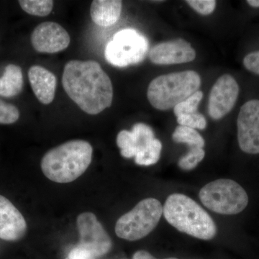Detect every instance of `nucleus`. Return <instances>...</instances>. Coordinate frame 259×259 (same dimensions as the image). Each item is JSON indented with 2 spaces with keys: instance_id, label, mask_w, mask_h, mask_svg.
I'll return each instance as SVG.
<instances>
[{
  "instance_id": "nucleus-1",
  "label": "nucleus",
  "mask_w": 259,
  "mask_h": 259,
  "mask_svg": "<svg viewBox=\"0 0 259 259\" xmlns=\"http://www.w3.org/2000/svg\"><path fill=\"white\" fill-rule=\"evenodd\" d=\"M62 83L68 96L86 113L97 115L111 106V80L96 61H69L63 72Z\"/></svg>"
},
{
  "instance_id": "nucleus-2",
  "label": "nucleus",
  "mask_w": 259,
  "mask_h": 259,
  "mask_svg": "<svg viewBox=\"0 0 259 259\" xmlns=\"http://www.w3.org/2000/svg\"><path fill=\"white\" fill-rule=\"evenodd\" d=\"M93 153V146L88 141H67L44 155L40 163L42 173L56 183L74 182L90 166Z\"/></svg>"
},
{
  "instance_id": "nucleus-3",
  "label": "nucleus",
  "mask_w": 259,
  "mask_h": 259,
  "mask_svg": "<svg viewBox=\"0 0 259 259\" xmlns=\"http://www.w3.org/2000/svg\"><path fill=\"white\" fill-rule=\"evenodd\" d=\"M163 214L171 226L194 238L208 241L217 233V227L208 213L185 194H171L163 206Z\"/></svg>"
},
{
  "instance_id": "nucleus-4",
  "label": "nucleus",
  "mask_w": 259,
  "mask_h": 259,
  "mask_svg": "<svg viewBox=\"0 0 259 259\" xmlns=\"http://www.w3.org/2000/svg\"><path fill=\"white\" fill-rule=\"evenodd\" d=\"M200 86V76L194 71L162 75L149 83L148 100L154 108L164 111L185 101Z\"/></svg>"
},
{
  "instance_id": "nucleus-5",
  "label": "nucleus",
  "mask_w": 259,
  "mask_h": 259,
  "mask_svg": "<svg viewBox=\"0 0 259 259\" xmlns=\"http://www.w3.org/2000/svg\"><path fill=\"white\" fill-rule=\"evenodd\" d=\"M162 214L163 207L158 199H143L132 210L117 220L116 235L129 241L142 239L157 226Z\"/></svg>"
},
{
  "instance_id": "nucleus-6",
  "label": "nucleus",
  "mask_w": 259,
  "mask_h": 259,
  "mask_svg": "<svg viewBox=\"0 0 259 259\" xmlns=\"http://www.w3.org/2000/svg\"><path fill=\"white\" fill-rule=\"evenodd\" d=\"M205 207L222 214H237L244 210L248 196L244 189L235 181L221 179L204 186L199 193Z\"/></svg>"
},
{
  "instance_id": "nucleus-7",
  "label": "nucleus",
  "mask_w": 259,
  "mask_h": 259,
  "mask_svg": "<svg viewBox=\"0 0 259 259\" xmlns=\"http://www.w3.org/2000/svg\"><path fill=\"white\" fill-rule=\"evenodd\" d=\"M148 51L147 38L134 29H124L114 35L105 48V56L110 64L126 67L141 62Z\"/></svg>"
},
{
  "instance_id": "nucleus-8",
  "label": "nucleus",
  "mask_w": 259,
  "mask_h": 259,
  "mask_svg": "<svg viewBox=\"0 0 259 259\" xmlns=\"http://www.w3.org/2000/svg\"><path fill=\"white\" fill-rule=\"evenodd\" d=\"M79 233L78 246L88 250L95 258L108 253L112 242L105 228L93 213H81L76 220Z\"/></svg>"
},
{
  "instance_id": "nucleus-9",
  "label": "nucleus",
  "mask_w": 259,
  "mask_h": 259,
  "mask_svg": "<svg viewBox=\"0 0 259 259\" xmlns=\"http://www.w3.org/2000/svg\"><path fill=\"white\" fill-rule=\"evenodd\" d=\"M240 148L249 154L259 153V100L245 102L237 120Z\"/></svg>"
},
{
  "instance_id": "nucleus-10",
  "label": "nucleus",
  "mask_w": 259,
  "mask_h": 259,
  "mask_svg": "<svg viewBox=\"0 0 259 259\" xmlns=\"http://www.w3.org/2000/svg\"><path fill=\"white\" fill-rule=\"evenodd\" d=\"M239 95V86L230 74L218 78L209 94L208 112L213 120H221L233 110Z\"/></svg>"
},
{
  "instance_id": "nucleus-11",
  "label": "nucleus",
  "mask_w": 259,
  "mask_h": 259,
  "mask_svg": "<svg viewBox=\"0 0 259 259\" xmlns=\"http://www.w3.org/2000/svg\"><path fill=\"white\" fill-rule=\"evenodd\" d=\"M31 42L37 52L55 54L67 49L70 36L59 24L45 22L37 25L32 32Z\"/></svg>"
},
{
  "instance_id": "nucleus-12",
  "label": "nucleus",
  "mask_w": 259,
  "mask_h": 259,
  "mask_svg": "<svg viewBox=\"0 0 259 259\" xmlns=\"http://www.w3.org/2000/svg\"><path fill=\"white\" fill-rule=\"evenodd\" d=\"M149 58L154 64H185L194 60L196 52L190 42L178 38L155 46L150 51Z\"/></svg>"
},
{
  "instance_id": "nucleus-13",
  "label": "nucleus",
  "mask_w": 259,
  "mask_h": 259,
  "mask_svg": "<svg viewBox=\"0 0 259 259\" xmlns=\"http://www.w3.org/2000/svg\"><path fill=\"white\" fill-rule=\"evenodd\" d=\"M155 139L154 132L150 126L136 123L131 131H120L117 135L116 143L120 149L121 156L131 158L144 152Z\"/></svg>"
},
{
  "instance_id": "nucleus-14",
  "label": "nucleus",
  "mask_w": 259,
  "mask_h": 259,
  "mask_svg": "<svg viewBox=\"0 0 259 259\" xmlns=\"http://www.w3.org/2000/svg\"><path fill=\"white\" fill-rule=\"evenodd\" d=\"M27 223L23 214L9 199L0 194V238L17 241L26 234Z\"/></svg>"
},
{
  "instance_id": "nucleus-15",
  "label": "nucleus",
  "mask_w": 259,
  "mask_h": 259,
  "mask_svg": "<svg viewBox=\"0 0 259 259\" xmlns=\"http://www.w3.org/2000/svg\"><path fill=\"white\" fill-rule=\"evenodd\" d=\"M32 92L44 105L51 103L55 97L57 80L51 71L40 66H32L28 71Z\"/></svg>"
},
{
  "instance_id": "nucleus-16",
  "label": "nucleus",
  "mask_w": 259,
  "mask_h": 259,
  "mask_svg": "<svg viewBox=\"0 0 259 259\" xmlns=\"http://www.w3.org/2000/svg\"><path fill=\"white\" fill-rule=\"evenodd\" d=\"M122 6L119 0H95L90 9L91 18L99 26H112L120 18Z\"/></svg>"
},
{
  "instance_id": "nucleus-17",
  "label": "nucleus",
  "mask_w": 259,
  "mask_h": 259,
  "mask_svg": "<svg viewBox=\"0 0 259 259\" xmlns=\"http://www.w3.org/2000/svg\"><path fill=\"white\" fill-rule=\"evenodd\" d=\"M23 88V75L21 68L15 64L8 65L4 74L0 77V96H17L21 93Z\"/></svg>"
},
{
  "instance_id": "nucleus-18",
  "label": "nucleus",
  "mask_w": 259,
  "mask_h": 259,
  "mask_svg": "<svg viewBox=\"0 0 259 259\" xmlns=\"http://www.w3.org/2000/svg\"><path fill=\"white\" fill-rule=\"evenodd\" d=\"M172 139L179 144H187L190 148H203L205 144L203 137L196 130L186 126H177L172 135Z\"/></svg>"
},
{
  "instance_id": "nucleus-19",
  "label": "nucleus",
  "mask_w": 259,
  "mask_h": 259,
  "mask_svg": "<svg viewBox=\"0 0 259 259\" xmlns=\"http://www.w3.org/2000/svg\"><path fill=\"white\" fill-rule=\"evenodd\" d=\"M22 9L29 15L45 17L52 11L54 2L51 0H20Z\"/></svg>"
},
{
  "instance_id": "nucleus-20",
  "label": "nucleus",
  "mask_w": 259,
  "mask_h": 259,
  "mask_svg": "<svg viewBox=\"0 0 259 259\" xmlns=\"http://www.w3.org/2000/svg\"><path fill=\"white\" fill-rule=\"evenodd\" d=\"M162 144L157 139L153 140L147 148L135 157V162L139 166H151L157 163L161 157Z\"/></svg>"
},
{
  "instance_id": "nucleus-21",
  "label": "nucleus",
  "mask_w": 259,
  "mask_h": 259,
  "mask_svg": "<svg viewBox=\"0 0 259 259\" xmlns=\"http://www.w3.org/2000/svg\"><path fill=\"white\" fill-rule=\"evenodd\" d=\"M202 98H203V93L202 91L198 90L174 108L175 115L177 117L178 116L197 112V109Z\"/></svg>"
},
{
  "instance_id": "nucleus-22",
  "label": "nucleus",
  "mask_w": 259,
  "mask_h": 259,
  "mask_svg": "<svg viewBox=\"0 0 259 259\" xmlns=\"http://www.w3.org/2000/svg\"><path fill=\"white\" fill-rule=\"evenodd\" d=\"M205 156V151L203 148H190V151L187 155L181 158L179 161V166L182 170L190 171L197 166L199 163L203 160Z\"/></svg>"
},
{
  "instance_id": "nucleus-23",
  "label": "nucleus",
  "mask_w": 259,
  "mask_h": 259,
  "mask_svg": "<svg viewBox=\"0 0 259 259\" xmlns=\"http://www.w3.org/2000/svg\"><path fill=\"white\" fill-rule=\"evenodd\" d=\"M177 119L180 125L186 126L190 128L204 130L207 127L205 117L199 112L178 116Z\"/></svg>"
},
{
  "instance_id": "nucleus-24",
  "label": "nucleus",
  "mask_w": 259,
  "mask_h": 259,
  "mask_svg": "<svg viewBox=\"0 0 259 259\" xmlns=\"http://www.w3.org/2000/svg\"><path fill=\"white\" fill-rule=\"evenodd\" d=\"M20 112L15 105L0 100V124L9 125L18 121Z\"/></svg>"
},
{
  "instance_id": "nucleus-25",
  "label": "nucleus",
  "mask_w": 259,
  "mask_h": 259,
  "mask_svg": "<svg viewBox=\"0 0 259 259\" xmlns=\"http://www.w3.org/2000/svg\"><path fill=\"white\" fill-rule=\"evenodd\" d=\"M186 3L197 13L202 15H210L216 7L214 0H187Z\"/></svg>"
},
{
  "instance_id": "nucleus-26",
  "label": "nucleus",
  "mask_w": 259,
  "mask_h": 259,
  "mask_svg": "<svg viewBox=\"0 0 259 259\" xmlns=\"http://www.w3.org/2000/svg\"><path fill=\"white\" fill-rule=\"evenodd\" d=\"M245 69L253 74L259 75V51L250 53L243 59Z\"/></svg>"
},
{
  "instance_id": "nucleus-27",
  "label": "nucleus",
  "mask_w": 259,
  "mask_h": 259,
  "mask_svg": "<svg viewBox=\"0 0 259 259\" xmlns=\"http://www.w3.org/2000/svg\"><path fill=\"white\" fill-rule=\"evenodd\" d=\"M67 259H95V257L88 250L76 245L69 252Z\"/></svg>"
},
{
  "instance_id": "nucleus-28",
  "label": "nucleus",
  "mask_w": 259,
  "mask_h": 259,
  "mask_svg": "<svg viewBox=\"0 0 259 259\" xmlns=\"http://www.w3.org/2000/svg\"><path fill=\"white\" fill-rule=\"evenodd\" d=\"M132 259H157L155 258L154 256H153L151 253H148L146 250H139V251L136 252L134 253V255H133ZM164 259H178L177 258H168Z\"/></svg>"
},
{
  "instance_id": "nucleus-29",
  "label": "nucleus",
  "mask_w": 259,
  "mask_h": 259,
  "mask_svg": "<svg viewBox=\"0 0 259 259\" xmlns=\"http://www.w3.org/2000/svg\"><path fill=\"white\" fill-rule=\"evenodd\" d=\"M247 3L253 8H259V0H248Z\"/></svg>"
}]
</instances>
